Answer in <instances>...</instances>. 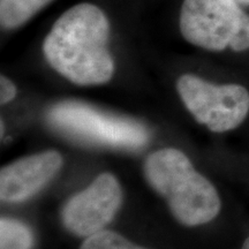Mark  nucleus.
<instances>
[{"label": "nucleus", "instance_id": "obj_7", "mask_svg": "<svg viewBox=\"0 0 249 249\" xmlns=\"http://www.w3.org/2000/svg\"><path fill=\"white\" fill-rule=\"evenodd\" d=\"M62 166L57 151L40 152L21 158L0 172V198L2 202L28 200L53 179Z\"/></svg>", "mask_w": 249, "mask_h": 249}, {"label": "nucleus", "instance_id": "obj_1", "mask_svg": "<svg viewBox=\"0 0 249 249\" xmlns=\"http://www.w3.org/2000/svg\"><path fill=\"white\" fill-rule=\"evenodd\" d=\"M110 23L97 6L79 4L55 21L43 43L50 66L77 86H98L113 76L107 50Z\"/></svg>", "mask_w": 249, "mask_h": 249}, {"label": "nucleus", "instance_id": "obj_5", "mask_svg": "<svg viewBox=\"0 0 249 249\" xmlns=\"http://www.w3.org/2000/svg\"><path fill=\"white\" fill-rule=\"evenodd\" d=\"M177 89L195 120L213 133L236 128L249 113V92L240 85L216 86L185 74L179 77Z\"/></svg>", "mask_w": 249, "mask_h": 249}, {"label": "nucleus", "instance_id": "obj_3", "mask_svg": "<svg viewBox=\"0 0 249 249\" xmlns=\"http://www.w3.org/2000/svg\"><path fill=\"white\" fill-rule=\"evenodd\" d=\"M46 119L64 136L90 145L136 150L150 139L149 130L139 121L107 113L82 102L58 103L48 111Z\"/></svg>", "mask_w": 249, "mask_h": 249}, {"label": "nucleus", "instance_id": "obj_6", "mask_svg": "<svg viewBox=\"0 0 249 249\" xmlns=\"http://www.w3.org/2000/svg\"><path fill=\"white\" fill-rule=\"evenodd\" d=\"M123 202V191L117 178L103 173L85 191L70 198L61 211L66 229L77 236H90L113 219Z\"/></svg>", "mask_w": 249, "mask_h": 249}, {"label": "nucleus", "instance_id": "obj_2", "mask_svg": "<svg viewBox=\"0 0 249 249\" xmlns=\"http://www.w3.org/2000/svg\"><path fill=\"white\" fill-rule=\"evenodd\" d=\"M143 172L182 225H203L220 213L222 202L217 189L178 149L166 148L151 154L144 161Z\"/></svg>", "mask_w": 249, "mask_h": 249}, {"label": "nucleus", "instance_id": "obj_14", "mask_svg": "<svg viewBox=\"0 0 249 249\" xmlns=\"http://www.w3.org/2000/svg\"><path fill=\"white\" fill-rule=\"evenodd\" d=\"M1 135H4V123L1 121Z\"/></svg>", "mask_w": 249, "mask_h": 249}, {"label": "nucleus", "instance_id": "obj_4", "mask_svg": "<svg viewBox=\"0 0 249 249\" xmlns=\"http://www.w3.org/2000/svg\"><path fill=\"white\" fill-rule=\"evenodd\" d=\"M180 31L187 42L208 51L249 49V15L235 0H183Z\"/></svg>", "mask_w": 249, "mask_h": 249}, {"label": "nucleus", "instance_id": "obj_12", "mask_svg": "<svg viewBox=\"0 0 249 249\" xmlns=\"http://www.w3.org/2000/svg\"><path fill=\"white\" fill-rule=\"evenodd\" d=\"M239 5L242 6H249V0H235Z\"/></svg>", "mask_w": 249, "mask_h": 249}, {"label": "nucleus", "instance_id": "obj_9", "mask_svg": "<svg viewBox=\"0 0 249 249\" xmlns=\"http://www.w3.org/2000/svg\"><path fill=\"white\" fill-rule=\"evenodd\" d=\"M34 235L27 225L17 219L0 220V249H33Z\"/></svg>", "mask_w": 249, "mask_h": 249}, {"label": "nucleus", "instance_id": "obj_11", "mask_svg": "<svg viewBox=\"0 0 249 249\" xmlns=\"http://www.w3.org/2000/svg\"><path fill=\"white\" fill-rule=\"evenodd\" d=\"M0 88H1V92H0L1 104H7L17 95V88H15L14 83L4 75L0 77Z\"/></svg>", "mask_w": 249, "mask_h": 249}, {"label": "nucleus", "instance_id": "obj_8", "mask_svg": "<svg viewBox=\"0 0 249 249\" xmlns=\"http://www.w3.org/2000/svg\"><path fill=\"white\" fill-rule=\"evenodd\" d=\"M53 0H0V23L4 29L22 26Z\"/></svg>", "mask_w": 249, "mask_h": 249}, {"label": "nucleus", "instance_id": "obj_10", "mask_svg": "<svg viewBox=\"0 0 249 249\" xmlns=\"http://www.w3.org/2000/svg\"><path fill=\"white\" fill-rule=\"evenodd\" d=\"M80 249H147L134 245L124 236L112 231H99L87 236Z\"/></svg>", "mask_w": 249, "mask_h": 249}, {"label": "nucleus", "instance_id": "obj_13", "mask_svg": "<svg viewBox=\"0 0 249 249\" xmlns=\"http://www.w3.org/2000/svg\"><path fill=\"white\" fill-rule=\"evenodd\" d=\"M242 249H249V238L246 239L244 245H242Z\"/></svg>", "mask_w": 249, "mask_h": 249}]
</instances>
